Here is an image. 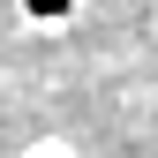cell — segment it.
<instances>
[{
	"instance_id": "cell-1",
	"label": "cell",
	"mask_w": 158,
	"mask_h": 158,
	"mask_svg": "<svg viewBox=\"0 0 158 158\" xmlns=\"http://www.w3.org/2000/svg\"><path fill=\"white\" fill-rule=\"evenodd\" d=\"M23 8H30V15H45V23H53V15H60L68 0H23Z\"/></svg>"
}]
</instances>
